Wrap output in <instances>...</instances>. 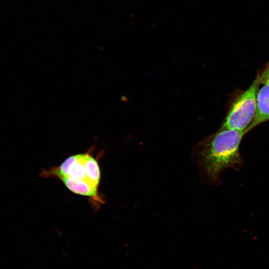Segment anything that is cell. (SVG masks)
<instances>
[{
	"label": "cell",
	"instance_id": "3957f363",
	"mask_svg": "<svg viewBox=\"0 0 269 269\" xmlns=\"http://www.w3.org/2000/svg\"><path fill=\"white\" fill-rule=\"evenodd\" d=\"M260 83V76L258 75L248 89L235 100L223 124L222 129H233L246 133L256 114L257 96Z\"/></svg>",
	"mask_w": 269,
	"mask_h": 269
},
{
	"label": "cell",
	"instance_id": "5b68a950",
	"mask_svg": "<svg viewBox=\"0 0 269 269\" xmlns=\"http://www.w3.org/2000/svg\"><path fill=\"white\" fill-rule=\"evenodd\" d=\"M260 83L269 85V65L260 76Z\"/></svg>",
	"mask_w": 269,
	"mask_h": 269
},
{
	"label": "cell",
	"instance_id": "277c9868",
	"mask_svg": "<svg viewBox=\"0 0 269 269\" xmlns=\"http://www.w3.org/2000/svg\"><path fill=\"white\" fill-rule=\"evenodd\" d=\"M269 120V85L259 89L257 96V108L255 117L246 133L259 124Z\"/></svg>",
	"mask_w": 269,
	"mask_h": 269
},
{
	"label": "cell",
	"instance_id": "6da1fadb",
	"mask_svg": "<svg viewBox=\"0 0 269 269\" xmlns=\"http://www.w3.org/2000/svg\"><path fill=\"white\" fill-rule=\"evenodd\" d=\"M245 132L222 129L200 143L194 152L201 175L217 183L221 172L226 168L240 169L243 160L239 146Z\"/></svg>",
	"mask_w": 269,
	"mask_h": 269
},
{
	"label": "cell",
	"instance_id": "7a4b0ae2",
	"mask_svg": "<svg viewBox=\"0 0 269 269\" xmlns=\"http://www.w3.org/2000/svg\"><path fill=\"white\" fill-rule=\"evenodd\" d=\"M48 172L60 179L72 192L100 200L98 195L100 170L98 161L90 154L70 156Z\"/></svg>",
	"mask_w": 269,
	"mask_h": 269
}]
</instances>
